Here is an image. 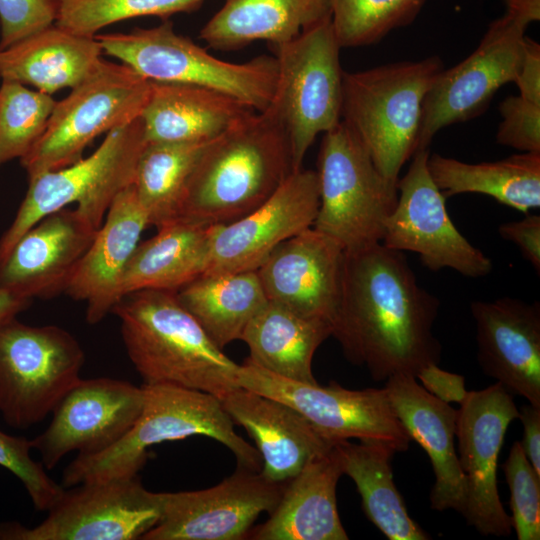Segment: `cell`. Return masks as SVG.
I'll list each match as a JSON object with an SVG mask.
<instances>
[{"mask_svg": "<svg viewBox=\"0 0 540 540\" xmlns=\"http://www.w3.org/2000/svg\"><path fill=\"white\" fill-rule=\"evenodd\" d=\"M439 299L423 288L403 252L381 242L345 251L342 298L332 336L346 358L384 381L438 364L433 326Z\"/></svg>", "mask_w": 540, "mask_h": 540, "instance_id": "obj_1", "label": "cell"}, {"mask_svg": "<svg viewBox=\"0 0 540 540\" xmlns=\"http://www.w3.org/2000/svg\"><path fill=\"white\" fill-rule=\"evenodd\" d=\"M293 171L289 140L269 111H252L205 147L176 219L231 223L265 202Z\"/></svg>", "mask_w": 540, "mask_h": 540, "instance_id": "obj_2", "label": "cell"}, {"mask_svg": "<svg viewBox=\"0 0 540 540\" xmlns=\"http://www.w3.org/2000/svg\"><path fill=\"white\" fill-rule=\"evenodd\" d=\"M112 312L120 319L124 346L143 384L177 385L220 400L240 387L239 365L212 341L175 292H132Z\"/></svg>", "mask_w": 540, "mask_h": 540, "instance_id": "obj_3", "label": "cell"}, {"mask_svg": "<svg viewBox=\"0 0 540 540\" xmlns=\"http://www.w3.org/2000/svg\"><path fill=\"white\" fill-rule=\"evenodd\" d=\"M144 404L135 424L118 442L93 455H78L63 472L65 487L136 476L155 444L201 435L227 447L237 466L260 471L258 450L238 435L222 401L207 392L171 384H142Z\"/></svg>", "mask_w": 540, "mask_h": 540, "instance_id": "obj_4", "label": "cell"}, {"mask_svg": "<svg viewBox=\"0 0 540 540\" xmlns=\"http://www.w3.org/2000/svg\"><path fill=\"white\" fill-rule=\"evenodd\" d=\"M443 69L430 56L343 72L342 121L392 182L417 150L423 102Z\"/></svg>", "mask_w": 540, "mask_h": 540, "instance_id": "obj_5", "label": "cell"}, {"mask_svg": "<svg viewBox=\"0 0 540 540\" xmlns=\"http://www.w3.org/2000/svg\"><path fill=\"white\" fill-rule=\"evenodd\" d=\"M95 37L103 53L146 80L217 90L256 112L266 110L272 99L277 75L274 56L260 55L243 63L221 60L178 34L168 20L151 28Z\"/></svg>", "mask_w": 540, "mask_h": 540, "instance_id": "obj_6", "label": "cell"}, {"mask_svg": "<svg viewBox=\"0 0 540 540\" xmlns=\"http://www.w3.org/2000/svg\"><path fill=\"white\" fill-rule=\"evenodd\" d=\"M271 48L277 75L267 110L286 132L295 171L303 168L317 135L332 130L342 120L341 47L329 17Z\"/></svg>", "mask_w": 540, "mask_h": 540, "instance_id": "obj_7", "label": "cell"}, {"mask_svg": "<svg viewBox=\"0 0 540 540\" xmlns=\"http://www.w3.org/2000/svg\"><path fill=\"white\" fill-rule=\"evenodd\" d=\"M146 145L141 118L106 134L88 157L29 178L17 214L0 239V262L19 238L45 216L76 203L77 212L99 229L114 198L132 185Z\"/></svg>", "mask_w": 540, "mask_h": 540, "instance_id": "obj_8", "label": "cell"}, {"mask_svg": "<svg viewBox=\"0 0 540 540\" xmlns=\"http://www.w3.org/2000/svg\"><path fill=\"white\" fill-rule=\"evenodd\" d=\"M319 208L313 228L352 251L379 243L397 203V186L341 120L324 133L318 157Z\"/></svg>", "mask_w": 540, "mask_h": 540, "instance_id": "obj_9", "label": "cell"}, {"mask_svg": "<svg viewBox=\"0 0 540 540\" xmlns=\"http://www.w3.org/2000/svg\"><path fill=\"white\" fill-rule=\"evenodd\" d=\"M150 81L132 68L102 59L57 101L46 128L21 164L29 178L71 165L98 136L140 117Z\"/></svg>", "mask_w": 540, "mask_h": 540, "instance_id": "obj_10", "label": "cell"}, {"mask_svg": "<svg viewBox=\"0 0 540 540\" xmlns=\"http://www.w3.org/2000/svg\"><path fill=\"white\" fill-rule=\"evenodd\" d=\"M84 351L67 330L16 318L0 326V414L24 429L43 421L81 379Z\"/></svg>", "mask_w": 540, "mask_h": 540, "instance_id": "obj_11", "label": "cell"}, {"mask_svg": "<svg viewBox=\"0 0 540 540\" xmlns=\"http://www.w3.org/2000/svg\"><path fill=\"white\" fill-rule=\"evenodd\" d=\"M240 387L281 401L304 416L332 442L380 441L396 452L408 450L411 438L398 419L385 388L351 390L335 381L327 386L287 379L249 360L239 365Z\"/></svg>", "mask_w": 540, "mask_h": 540, "instance_id": "obj_12", "label": "cell"}, {"mask_svg": "<svg viewBox=\"0 0 540 540\" xmlns=\"http://www.w3.org/2000/svg\"><path fill=\"white\" fill-rule=\"evenodd\" d=\"M64 491L38 525L0 524L2 540H135L160 517L158 493L138 476L86 482Z\"/></svg>", "mask_w": 540, "mask_h": 540, "instance_id": "obj_13", "label": "cell"}, {"mask_svg": "<svg viewBox=\"0 0 540 540\" xmlns=\"http://www.w3.org/2000/svg\"><path fill=\"white\" fill-rule=\"evenodd\" d=\"M428 149L416 151L408 171L397 181V203L388 216L381 243L393 250L419 255L430 271L452 269L468 278L487 276L492 260L456 228L447 198L432 180Z\"/></svg>", "mask_w": 540, "mask_h": 540, "instance_id": "obj_14", "label": "cell"}, {"mask_svg": "<svg viewBox=\"0 0 540 540\" xmlns=\"http://www.w3.org/2000/svg\"><path fill=\"white\" fill-rule=\"evenodd\" d=\"M527 27L505 13L468 57L440 72L423 102L416 151L427 149L441 129L479 116L500 87L514 82Z\"/></svg>", "mask_w": 540, "mask_h": 540, "instance_id": "obj_15", "label": "cell"}, {"mask_svg": "<svg viewBox=\"0 0 540 540\" xmlns=\"http://www.w3.org/2000/svg\"><path fill=\"white\" fill-rule=\"evenodd\" d=\"M286 484V483H285ZM285 484L238 467L219 484L196 491L158 493L160 517L142 540H241L260 514L271 513Z\"/></svg>", "mask_w": 540, "mask_h": 540, "instance_id": "obj_16", "label": "cell"}, {"mask_svg": "<svg viewBox=\"0 0 540 540\" xmlns=\"http://www.w3.org/2000/svg\"><path fill=\"white\" fill-rule=\"evenodd\" d=\"M518 415L512 394L497 382L468 391L457 410L455 437L466 483L462 516L483 535L509 536L513 529L499 498L497 466L506 431Z\"/></svg>", "mask_w": 540, "mask_h": 540, "instance_id": "obj_17", "label": "cell"}, {"mask_svg": "<svg viewBox=\"0 0 540 540\" xmlns=\"http://www.w3.org/2000/svg\"><path fill=\"white\" fill-rule=\"evenodd\" d=\"M144 404L142 386L108 378L80 379L53 410L48 427L31 439L46 469L68 453H100L124 437Z\"/></svg>", "mask_w": 540, "mask_h": 540, "instance_id": "obj_18", "label": "cell"}, {"mask_svg": "<svg viewBox=\"0 0 540 540\" xmlns=\"http://www.w3.org/2000/svg\"><path fill=\"white\" fill-rule=\"evenodd\" d=\"M318 208L316 171H292L256 209L216 225L202 275L256 271L279 244L313 226Z\"/></svg>", "mask_w": 540, "mask_h": 540, "instance_id": "obj_19", "label": "cell"}, {"mask_svg": "<svg viewBox=\"0 0 540 540\" xmlns=\"http://www.w3.org/2000/svg\"><path fill=\"white\" fill-rule=\"evenodd\" d=\"M345 249L313 227L279 244L256 270L268 300L314 319L336 323Z\"/></svg>", "mask_w": 540, "mask_h": 540, "instance_id": "obj_20", "label": "cell"}, {"mask_svg": "<svg viewBox=\"0 0 540 540\" xmlns=\"http://www.w3.org/2000/svg\"><path fill=\"white\" fill-rule=\"evenodd\" d=\"M477 360L510 394L540 407V304L512 297L470 303Z\"/></svg>", "mask_w": 540, "mask_h": 540, "instance_id": "obj_21", "label": "cell"}, {"mask_svg": "<svg viewBox=\"0 0 540 540\" xmlns=\"http://www.w3.org/2000/svg\"><path fill=\"white\" fill-rule=\"evenodd\" d=\"M97 231L76 209L63 208L45 216L0 262V289L31 300L65 292Z\"/></svg>", "mask_w": 540, "mask_h": 540, "instance_id": "obj_22", "label": "cell"}, {"mask_svg": "<svg viewBox=\"0 0 540 540\" xmlns=\"http://www.w3.org/2000/svg\"><path fill=\"white\" fill-rule=\"evenodd\" d=\"M221 401L234 424L254 439L262 460L260 473L269 481L285 484L335 444L281 401L242 387Z\"/></svg>", "mask_w": 540, "mask_h": 540, "instance_id": "obj_23", "label": "cell"}, {"mask_svg": "<svg viewBox=\"0 0 540 540\" xmlns=\"http://www.w3.org/2000/svg\"><path fill=\"white\" fill-rule=\"evenodd\" d=\"M148 226L147 215L130 185L114 198L64 292L86 302L90 324L103 320L120 300L125 267Z\"/></svg>", "mask_w": 540, "mask_h": 540, "instance_id": "obj_24", "label": "cell"}, {"mask_svg": "<svg viewBox=\"0 0 540 540\" xmlns=\"http://www.w3.org/2000/svg\"><path fill=\"white\" fill-rule=\"evenodd\" d=\"M389 401L411 440L427 453L435 483L430 492L431 508H465L466 483L455 447L457 410L430 394L411 375L399 374L386 380Z\"/></svg>", "mask_w": 540, "mask_h": 540, "instance_id": "obj_25", "label": "cell"}, {"mask_svg": "<svg viewBox=\"0 0 540 540\" xmlns=\"http://www.w3.org/2000/svg\"><path fill=\"white\" fill-rule=\"evenodd\" d=\"M343 475L338 451L308 462L286 482L280 500L269 518L252 528L255 540H347L341 523L336 488Z\"/></svg>", "mask_w": 540, "mask_h": 540, "instance_id": "obj_26", "label": "cell"}, {"mask_svg": "<svg viewBox=\"0 0 540 540\" xmlns=\"http://www.w3.org/2000/svg\"><path fill=\"white\" fill-rule=\"evenodd\" d=\"M252 111L217 90L150 81L140 118L146 143H193L215 139Z\"/></svg>", "mask_w": 540, "mask_h": 540, "instance_id": "obj_27", "label": "cell"}, {"mask_svg": "<svg viewBox=\"0 0 540 540\" xmlns=\"http://www.w3.org/2000/svg\"><path fill=\"white\" fill-rule=\"evenodd\" d=\"M102 54L95 36L54 23L0 49V77L52 95L87 78L102 61Z\"/></svg>", "mask_w": 540, "mask_h": 540, "instance_id": "obj_28", "label": "cell"}, {"mask_svg": "<svg viewBox=\"0 0 540 540\" xmlns=\"http://www.w3.org/2000/svg\"><path fill=\"white\" fill-rule=\"evenodd\" d=\"M216 225L175 219L157 228L131 255L121 280V298L141 290L177 292L201 276Z\"/></svg>", "mask_w": 540, "mask_h": 540, "instance_id": "obj_29", "label": "cell"}, {"mask_svg": "<svg viewBox=\"0 0 540 540\" xmlns=\"http://www.w3.org/2000/svg\"><path fill=\"white\" fill-rule=\"evenodd\" d=\"M329 17L327 0H224L199 37L210 48L222 51L262 40L277 45Z\"/></svg>", "mask_w": 540, "mask_h": 540, "instance_id": "obj_30", "label": "cell"}, {"mask_svg": "<svg viewBox=\"0 0 540 540\" xmlns=\"http://www.w3.org/2000/svg\"><path fill=\"white\" fill-rule=\"evenodd\" d=\"M330 336L329 323L268 300L249 322L241 340L249 348L246 359L256 366L287 379L315 384L313 357Z\"/></svg>", "mask_w": 540, "mask_h": 540, "instance_id": "obj_31", "label": "cell"}, {"mask_svg": "<svg viewBox=\"0 0 540 540\" xmlns=\"http://www.w3.org/2000/svg\"><path fill=\"white\" fill-rule=\"evenodd\" d=\"M427 168L446 198L484 194L524 215L540 207V153L520 152L481 163L429 153Z\"/></svg>", "mask_w": 540, "mask_h": 540, "instance_id": "obj_32", "label": "cell"}, {"mask_svg": "<svg viewBox=\"0 0 540 540\" xmlns=\"http://www.w3.org/2000/svg\"><path fill=\"white\" fill-rule=\"evenodd\" d=\"M343 474L361 496L366 517L390 540H426L430 536L408 514L394 483L391 459L396 451L380 441L335 442Z\"/></svg>", "mask_w": 540, "mask_h": 540, "instance_id": "obj_33", "label": "cell"}, {"mask_svg": "<svg viewBox=\"0 0 540 540\" xmlns=\"http://www.w3.org/2000/svg\"><path fill=\"white\" fill-rule=\"evenodd\" d=\"M175 293L221 349L241 340L249 322L268 301L257 271L204 274Z\"/></svg>", "mask_w": 540, "mask_h": 540, "instance_id": "obj_34", "label": "cell"}, {"mask_svg": "<svg viewBox=\"0 0 540 540\" xmlns=\"http://www.w3.org/2000/svg\"><path fill=\"white\" fill-rule=\"evenodd\" d=\"M209 142L146 143L132 186L149 226L159 228L177 218L187 181Z\"/></svg>", "mask_w": 540, "mask_h": 540, "instance_id": "obj_35", "label": "cell"}, {"mask_svg": "<svg viewBox=\"0 0 540 540\" xmlns=\"http://www.w3.org/2000/svg\"><path fill=\"white\" fill-rule=\"evenodd\" d=\"M427 0H327L341 48L367 46L410 24Z\"/></svg>", "mask_w": 540, "mask_h": 540, "instance_id": "obj_36", "label": "cell"}, {"mask_svg": "<svg viewBox=\"0 0 540 540\" xmlns=\"http://www.w3.org/2000/svg\"><path fill=\"white\" fill-rule=\"evenodd\" d=\"M56 100L47 93L2 80L0 85V165L24 157L42 136Z\"/></svg>", "mask_w": 540, "mask_h": 540, "instance_id": "obj_37", "label": "cell"}, {"mask_svg": "<svg viewBox=\"0 0 540 540\" xmlns=\"http://www.w3.org/2000/svg\"><path fill=\"white\" fill-rule=\"evenodd\" d=\"M204 0H58L55 24L74 33L95 36L102 28L142 16L167 19L192 12Z\"/></svg>", "mask_w": 540, "mask_h": 540, "instance_id": "obj_38", "label": "cell"}, {"mask_svg": "<svg viewBox=\"0 0 540 540\" xmlns=\"http://www.w3.org/2000/svg\"><path fill=\"white\" fill-rule=\"evenodd\" d=\"M510 490L512 527L518 540L540 539V475L516 441L502 465Z\"/></svg>", "mask_w": 540, "mask_h": 540, "instance_id": "obj_39", "label": "cell"}, {"mask_svg": "<svg viewBox=\"0 0 540 540\" xmlns=\"http://www.w3.org/2000/svg\"><path fill=\"white\" fill-rule=\"evenodd\" d=\"M32 449L31 440L0 430V465L23 483L38 511H48L61 498L65 489L46 473L41 462L32 459Z\"/></svg>", "mask_w": 540, "mask_h": 540, "instance_id": "obj_40", "label": "cell"}, {"mask_svg": "<svg viewBox=\"0 0 540 540\" xmlns=\"http://www.w3.org/2000/svg\"><path fill=\"white\" fill-rule=\"evenodd\" d=\"M496 142L520 152L540 153V104L508 96L499 104Z\"/></svg>", "mask_w": 540, "mask_h": 540, "instance_id": "obj_41", "label": "cell"}, {"mask_svg": "<svg viewBox=\"0 0 540 540\" xmlns=\"http://www.w3.org/2000/svg\"><path fill=\"white\" fill-rule=\"evenodd\" d=\"M58 0H0V49L53 25Z\"/></svg>", "mask_w": 540, "mask_h": 540, "instance_id": "obj_42", "label": "cell"}, {"mask_svg": "<svg viewBox=\"0 0 540 540\" xmlns=\"http://www.w3.org/2000/svg\"><path fill=\"white\" fill-rule=\"evenodd\" d=\"M502 239L514 243L522 257L540 272V216L525 214L522 219L502 223L498 227Z\"/></svg>", "mask_w": 540, "mask_h": 540, "instance_id": "obj_43", "label": "cell"}, {"mask_svg": "<svg viewBox=\"0 0 540 540\" xmlns=\"http://www.w3.org/2000/svg\"><path fill=\"white\" fill-rule=\"evenodd\" d=\"M421 385L430 394L446 402L461 404L468 391L465 388V379L462 375L442 370L438 364H429L416 375Z\"/></svg>", "mask_w": 540, "mask_h": 540, "instance_id": "obj_44", "label": "cell"}, {"mask_svg": "<svg viewBox=\"0 0 540 540\" xmlns=\"http://www.w3.org/2000/svg\"><path fill=\"white\" fill-rule=\"evenodd\" d=\"M519 96L540 104V45L525 36L519 71L514 80Z\"/></svg>", "mask_w": 540, "mask_h": 540, "instance_id": "obj_45", "label": "cell"}, {"mask_svg": "<svg viewBox=\"0 0 540 540\" xmlns=\"http://www.w3.org/2000/svg\"><path fill=\"white\" fill-rule=\"evenodd\" d=\"M518 418L523 424V451L537 474L540 475V407L523 405Z\"/></svg>", "mask_w": 540, "mask_h": 540, "instance_id": "obj_46", "label": "cell"}, {"mask_svg": "<svg viewBox=\"0 0 540 540\" xmlns=\"http://www.w3.org/2000/svg\"><path fill=\"white\" fill-rule=\"evenodd\" d=\"M506 13L528 25L540 19V0H504Z\"/></svg>", "mask_w": 540, "mask_h": 540, "instance_id": "obj_47", "label": "cell"}, {"mask_svg": "<svg viewBox=\"0 0 540 540\" xmlns=\"http://www.w3.org/2000/svg\"><path fill=\"white\" fill-rule=\"evenodd\" d=\"M31 302V299L0 289V326L16 318Z\"/></svg>", "mask_w": 540, "mask_h": 540, "instance_id": "obj_48", "label": "cell"}]
</instances>
